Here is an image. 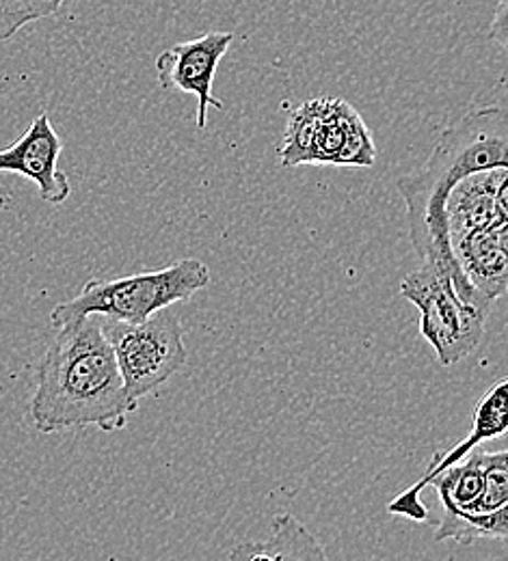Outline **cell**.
I'll use <instances>...</instances> for the list:
<instances>
[{"instance_id":"obj_1","label":"cell","mask_w":508,"mask_h":561,"mask_svg":"<svg viewBox=\"0 0 508 561\" xmlns=\"http://www.w3.org/2000/svg\"><path fill=\"white\" fill-rule=\"evenodd\" d=\"M102 320L84 316L57 329L37 367L31 398V420L42 434L87 425L115 432L126 427L137 409Z\"/></svg>"},{"instance_id":"obj_2","label":"cell","mask_w":508,"mask_h":561,"mask_svg":"<svg viewBox=\"0 0 508 561\" xmlns=\"http://www.w3.org/2000/svg\"><path fill=\"white\" fill-rule=\"evenodd\" d=\"M489 169H508V106L470 111L439 135L420 171L398 180L411 244L420 262L436 264L448 273L456 289L461 273L445 233V197L465 175Z\"/></svg>"},{"instance_id":"obj_3","label":"cell","mask_w":508,"mask_h":561,"mask_svg":"<svg viewBox=\"0 0 508 561\" xmlns=\"http://www.w3.org/2000/svg\"><path fill=\"white\" fill-rule=\"evenodd\" d=\"M208 283L211 268L195 257L120 279H91L72 300L50 311V322L55 329H61L84 316H102L113 322L139 324L173 302L193 298Z\"/></svg>"},{"instance_id":"obj_4","label":"cell","mask_w":508,"mask_h":561,"mask_svg":"<svg viewBox=\"0 0 508 561\" xmlns=\"http://www.w3.org/2000/svg\"><path fill=\"white\" fill-rule=\"evenodd\" d=\"M400 294L420 311V335L441 365H456L481 346L489 313L467 305L452 277L436 264L422 262L409 273L400 283Z\"/></svg>"},{"instance_id":"obj_5","label":"cell","mask_w":508,"mask_h":561,"mask_svg":"<svg viewBox=\"0 0 508 561\" xmlns=\"http://www.w3.org/2000/svg\"><path fill=\"white\" fill-rule=\"evenodd\" d=\"M106 335L135 407L171 380L189 360L184 329L180 320L165 309L139 324L117 322L106 329Z\"/></svg>"},{"instance_id":"obj_6","label":"cell","mask_w":508,"mask_h":561,"mask_svg":"<svg viewBox=\"0 0 508 561\" xmlns=\"http://www.w3.org/2000/svg\"><path fill=\"white\" fill-rule=\"evenodd\" d=\"M232 42L234 33L211 31L197 39L167 48L156 59V78L162 89H176L197 98V130H206L211 108H225V104L215 98L213 84L218 64Z\"/></svg>"},{"instance_id":"obj_7","label":"cell","mask_w":508,"mask_h":561,"mask_svg":"<svg viewBox=\"0 0 508 561\" xmlns=\"http://www.w3.org/2000/svg\"><path fill=\"white\" fill-rule=\"evenodd\" d=\"M508 432V378L496 382L487 389V393L481 398V402L474 409L472 430L465 438H461L454 447H450L445 454H437L425 476L409 489L400 492L394 501L387 503V512L396 516H405L411 520H427L429 512L422 503V491L429 486V482L437 478L448 467L461 462L472 449L481 447L485 440H496Z\"/></svg>"},{"instance_id":"obj_8","label":"cell","mask_w":508,"mask_h":561,"mask_svg":"<svg viewBox=\"0 0 508 561\" xmlns=\"http://www.w3.org/2000/svg\"><path fill=\"white\" fill-rule=\"evenodd\" d=\"M61 151L64 140L57 135L48 113H42L20 139L0 151V173H18L31 180L46 204L61 206L72 193L68 173L57 167Z\"/></svg>"},{"instance_id":"obj_9","label":"cell","mask_w":508,"mask_h":561,"mask_svg":"<svg viewBox=\"0 0 508 561\" xmlns=\"http://www.w3.org/2000/svg\"><path fill=\"white\" fill-rule=\"evenodd\" d=\"M459 264V296L489 313L492 305L508 294V257L492 229L472 233L452 247Z\"/></svg>"},{"instance_id":"obj_10","label":"cell","mask_w":508,"mask_h":561,"mask_svg":"<svg viewBox=\"0 0 508 561\" xmlns=\"http://www.w3.org/2000/svg\"><path fill=\"white\" fill-rule=\"evenodd\" d=\"M376 147L362 117L338 98H320V117L312 164L372 167Z\"/></svg>"},{"instance_id":"obj_11","label":"cell","mask_w":508,"mask_h":561,"mask_svg":"<svg viewBox=\"0 0 508 561\" xmlns=\"http://www.w3.org/2000/svg\"><path fill=\"white\" fill-rule=\"evenodd\" d=\"M507 171L508 169L478 171L465 175L450 188L443 206V220L450 247H454L472 233L492 229L500 222L496 195Z\"/></svg>"},{"instance_id":"obj_12","label":"cell","mask_w":508,"mask_h":561,"mask_svg":"<svg viewBox=\"0 0 508 561\" xmlns=\"http://www.w3.org/2000/svg\"><path fill=\"white\" fill-rule=\"evenodd\" d=\"M232 560H325L327 553L318 538L307 531L292 514H280L273 518V531L264 542L238 545Z\"/></svg>"},{"instance_id":"obj_13","label":"cell","mask_w":508,"mask_h":561,"mask_svg":"<svg viewBox=\"0 0 508 561\" xmlns=\"http://www.w3.org/2000/svg\"><path fill=\"white\" fill-rule=\"evenodd\" d=\"M443 516L436 529V542L456 540L474 545L476 540H498L508 545V503L485 514L463 512L452 505H441Z\"/></svg>"},{"instance_id":"obj_14","label":"cell","mask_w":508,"mask_h":561,"mask_svg":"<svg viewBox=\"0 0 508 561\" xmlns=\"http://www.w3.org/2000/svg\"><path fill=\"white\" fill-rule=\"evenodd\" d=\"M436 489L441 505L467 510L478 501L485 489V449H472L461 462L448 467L429 482Z\"/></svg>"},{"instance_id":"obj_15","label":"cell","mask_w":508,"mask_h":561,"mask_svg":"<svg viewBox=\"0 0 508 561\" xmlns=\"http://www.w3.org/2000/svg\"><path fill=\"white\" fill-rule=\"evenodd\" d=\"M318 117H320V98L309 100L296 111H292L284 142L280 149V160L284 167L296 164H312L316 130H318Z\"/></svg>"},{"instance_id":"obj_16","label":"cell","mask_w":508,"mask_h":561,"mask_svg":"<svg viewBox=\"0 0 508 561\" xmlns=\"http://www.w3.org/2000/svg\"><path fill=\"white\" fill-rule=\"evenodd\" d=\"M66 0H0V42H9L26 24L55 15Z\"/></svg>"},{"instance_id":"obj_17","label":"cell","mask_w":508,"mask_h":561,"mask_svg":"<svg viewBox=\"0 0 508 561\" xmlns=\"http://www.w3.org/2000/svg\"><path fill=\"white\" fill-rule=\"evenodd\" d=\"M508 503V449L485 451V489L476 503L463 512L485 514Z\"/></svg>"},{"instance_id":"obj_18","label":"cell","mask_w":508,"mask_h":561,"mask_svg":"<svg viewBox=\"0 0 508 561\" xmlns=\"http://www.w3.org/2000/svg\"><path fill=\"white\" fill-rule=\"evenodd\" d=\"M489 39L508 53V0H500L496 7V13L492 18Z\"/></svg>"},{"instance_id":"obj_19","label":"cell","mask_w":508,"mask_h":561,"mask_svg":"<svg viewBox=\"0 0 508 561\" xmlns=\"http://www.w3.org/2000/svg\"><path fill=\"white\" fill-rule=\"evenodd\" d=\"M496 206H498V214H500V220H508V171L507 175L503 178L500 186H498V195H496Z\"/></svg>"},{"instance_id":"obj_20","label":"cell","mask_w":508,"mask_h":561,"mask_svg":"<svg viewBox=\"0 0 508 561\" xmlns=\"http://www.w3.org/2000/svg\"><path fill=\"white\" fill-rule=\"evenodd\" d=\"M492 231H494L500 249L505 251V255L508 257V220H500L496 227H492Z\"/></svg>"}]
</instances>
